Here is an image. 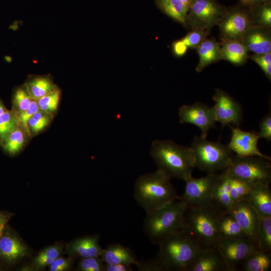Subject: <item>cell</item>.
I'll list each match as a JSON object with an SVG mask.
<instances>
[{"mask_svg": "<svg viewBox=\"0 0 271 271\" xmlns=\"http://www.w3.org/2000/svg\"><path fill=\"white\" fill-rule=\"evenodd\" d=\"M39 110L37 100L34 99L31 106L26 110L16 114L19 125L28 134V122L33 115Z\"/></svg>", "mask_w": 271, "mask_h": 271, "instance_id": "obj_40", "label": "cell"}, {"mask_svg": "<svg viewBox=\"0 0 271 271\" xmlns=\"http://www.w3.org/2000/svg\"><path fill=\"white\" fill-rule=\"evenodd\" d=\"M218 221L222 238L248 239L237 221L230 212L221 213Z\"/></svg>", "mask_w": 271, "mask_h": 271, "instance_id": "obj_26", "label": "cell"}, {"mask_svg": "<svg viewBox=\"0 0 271 271\" xmlns=\"http://www.w3.org/2000/svg\"><path fill=\"white\" fill-rule=\"evenodd\" d=\"M215 104L213 107L216 122L222 128L226 125L238 127L242 120V110L239 104L227 92L217 88L213 96Z\"/></svg>", "mask_w": 271, "mask_h": 271, "instance_id": "obj_13", "label": "cell"}, {"mask_svg": "<svg viewBox=\"0 0 271 271\" xmlns=\"http://www.w3.org/2000/svg\"><path fill=\"white\" fill-rule=\"evenodd\" d=\"M258 65L260 64H271V53L265 54H254L249 57Z\"/></svg>", "mask_w": 271, "mask_h": 271, "instance_id": "obj_44", "label": "cell"}, {"mask_svg": "<svg viewBox=\"0 0 271 271\" xmlns=\"http://www.w3.org/2000/svg\"><path fill=\"white\" fill-rule=\"evenodd\" d=\"M188 48L180 40L177 41L173 44V50L175 54L179 56L185 54Z\"/></svg>", "mask_w": 271, "mask_h": 271, "instance_id": "obj_47", "label": "cell"}, {"mask_svg": "<svg viewBox=\"0 0 271 271\" xmlns=\"http://www.w3.org/2000/svg\"><path fill=\"white\" fill-rule=\"evenodd\" d=\"M20 126L15 113L7 110L0 115V142L18 126Z\"/></svg>", "mask_w": 271, "mask_h": 271, "instance_id": "obj_37", "label": "cell"}, {"mask_svg": "<svg viewBox=\"0 0 271 271\" xmlns=\"http://www.w3.org/2000/svg\"><path fill=\"white\" fill-rule=\"evenodd\" d=\"M187 206L180 196L160 208L146 213L143 230L153 244L159 245L170 235L182 230Z\"/></svg>", "mask_w": 271, "mask_h": 271, "instance_id": "obj_4", "label": "cell"}, {"mask_svg": "<svg viewBox=\"0 0 271 271\" xmlns=\"http://www.w3.org/2000/svg\"><path fill=\"white\" fill-rule=\"evenodd\" d=\"M217 247L230 271L239 270L244 260L259 250L248 239L221 238Z\"/></svg>", "mask_w": 271, "mask_h": 271, "instance_id": "obj_12", "label": "cell"}, {"mask_svg": "<svg viewBox=\"0 0 271 271\" xmlns=\"http://www.w3.org/2000/svg\"><path fill=\"white\" fill-rule=\"evenodd\" d=\"M73 256L68 258L57 257L49 264L50 271H64L69 269L73 261Z\"/></svg>", "mask_w": 271, "mask_h": 271, "instance_id": "obj_42", "label": "cell"}, {"mask_svg": "<svg viewBox=\"0 0 271 271\" xmlns=\"http://www.w3.org/2000/svg\"><path fill=\"white\" fill-rule=\"evenodd\" d=\"M34 99L31 97L25 85L18 88L13 96V110L15 114L27 109Z\"/></svg>", "mask_w": 271, "mask_h": 271, "instance_id": "obj_35", "label": "cell"}, {"mask_svg": "<svg viewBox=\"0 0 271 271\" xmlns=\"http://www.w3.org/2000/svg\"><path fill=\"white\" fill-rule=\"evenodd\" d=\"M254 26L270 29L271 27V3H263L251 8Z\"/></svg>", "mask_w": 271, "mask_h": 271, "instance_id": "obj_33", "label": "cell"}, {"mask_svg": "<svg viewBox=\"0 0 271 271\" xmlns=\"http://www.w3.org/2000/svg\"><path fill=\"white\" fill-rule=\"evenodd\" d=\"M270 267L271 253L257 250L244 260L240 269L243 271H268Z\"/></svg>", "mask_w": 271, "mask_h": 271, "instance_id": "obj_27", "label": "cell"}, {"mask_svg": "<svg viewBox=\"0 0 271 271\" xmlns=\"http://www.w3.org/2000/svg\"><path fill=\"white\" fill-rule=\"evenodd\" d=\"M27 251L19 237L6 227L0 237V257L7 263H14L24 257Z\"/></svg>", "mask_w": 271, "mask_h": 271, "instance_id": "obj_18", "label": "cell"}, {"mask_svg": "<svg viewBox=\"0 0 271 271\" xmlns=\"http://www.w3.org/2000/svg\"><path fill=\"white\" fill-rule=\"evenodd\" d=\"M218 25L222 40H241L253 25L251 8L239 4L227 8L224 16Z\"/></svg>", "mask_w": 271, "mask_h": 271, "instance_id": "obj_9", "label": "cell"}, {"mask_svg": "<svg viewBox=\"0 0 271 271\" xmlns=\"http://www.w3.org/2000/svg\"><path fill=\"white\" fill-rule=\"evenodd\" d=\"M26 131L19 126L10 132L2 143L4 150L10 155L19 153L25 142Z\"/></svg>", "mask_w": 271, "mask_h": 271, "instance_id": "obj_30", "label": "cell"}, {"mask_svg": "<svg viewBox=\"0 0 271 271\" xmlns=\"http://www.w3.org/2000/svg\"><path fill=\"white\" fill-rule=\"evenodd\" d=\"M258 226L257 234L258 248L262 251L271 253V216H264L258 213Z\"/></svg>", "mask_w": 271, "mask_h": 271, "instance_id": "obj_29", "label": "cell"}, {"mask_svg": "<svg viewBox=\"0 0 271 271\" xmlns=\"http://www.w3.org/2000/svg\"><path fill=\"white\" fill-rule=\"evenodd\" d=\"M187 271H230L217 247L201 249Z\"/></svg>", "mask_w": 271, "mask_h": 271, "instance_id": "obj_16", "label": "cell"}, {"mask_svg": "<svg viewBox=\"0 0 271 271\" xmlns=\"http://www.w3.org/2000/svg\"><path fill=\"white\" fill-rule=\"evenodd\" d=\"M131 265L127 264L104 263V271H131Z\"/></svg>", "mask_w": 271, "mask_h": 271, "instance_id": "obj_45", "label": "cell"}, {"mask_svg": "<svg viewBox=\"0 0 271 271\" xmlns=\"http://www.w3.org/2000/svg\"><path fill=\"white\" fill-rule=\"evenodd\" d=\"M61 96V91L57 89L37 99L39 109L51 115L56 112Z\"/></svg>", "mask_w": 271, "mask_h": 271, "instance_id": "obj_36", "label": "cell"}, {"mask_svg": "<svg viewBox=\"0 0 271 271\" xmlns=\"http://www.w3.org/2000/svg\"><path fill=\"white\" fill-rule=\"evenodd\" d=\"M269 185L253 184L245 198L256 212L264 216H271V191Z\"/></svg>", "mask_w": 271, "mask_h": 271, "instance_id": "obj_20", "label": "cell"}, {"mask_svg": "<svg viewBox=\"0 0 271 271\" xmlns=\"http://www.w3.org/2000/svg\"><path fill=\"white\" fill-rule=\"evenodd\" d=\"M219 177L220 174L217 173H208L199 178L190 177L185 181V190L181 199L190 206L213 205L212 195Z\"/></svg>", "mask_w": 271, "mask_h": 271, "instance_id": "obj_10", "label": "cell"}, {"mask_svg": "<svg viewBox=\"0 0 271 271\" xmlns=\"http://www.w3.org/2000/svg\"><path fill=\"white\" fill-rule=\"evenodd\" d=\"M61 245L56 244L44 248L34 258L33 266L37 270L43 269L56 258L58 257L62 251Z\"/></svg>", "mask_w": 271, "mask_h": 271, "instance_id": "obj_31", "label": "cell"}, {"mask_svg": "<svg viewBox=\"0 0 271 271\" xmlns=\"http://www.w3.org/2000/svg\"><path fill=\"white\" fill-rule=\"evenodd\" d=\"M170 179L158 170L143 174L137 179L134 184V198L146 213L180 198Z\"/></svg>", "mask_w": 271, "mask_h": 271, "instance_id": "obj_3", "label": "cell"}, {"mask_svg": "<svg viewBox=\"0 0 271 271\" xmlns=\"http://www.w3.org/2000/svg\"><path fill=\"white\" fill-rule=\"evenodd\" d=\"M209 32L201 29H194L181 41L187 48H197L206 38Z\"/></svg>", "mask_w": 271, "mask_h": 271, "instance_id": "obj_38", "label": "cell"}, {"mask_svg": "<svg viewBox=\"0 0 271 271\" xmlns=\"http://www.w3.org/2000/svg\"><path fill=\"white\" fill-rule=\"evenodd\" d=\"M264 3L263 0H239V4L248 8H252Z\"/></svg>", "mask_w": 271, "mask_h": 271, "instance_id": "obj_48", "label": "cell"}, {"mask_svg": "<svg viewBox=\"0 0 271 271\" xmlns=\"http://www.w3.org/2000/svg\"><path fill=\"white\" fill-rule=\"evenodd\" d=\"M263 2L265 4L271 3V0H263Z\"/></svg>", "mask_w": 271, "mask_h": 271, "instance_id": "obj_51", "label": "cell"}, {"mask_svg": "<svg viewBox=\"0 0 271 271\" xmlns=\"http://www.w3.org/2000/svg\"><path fill=\"white\" fill-rule=\"evenodd\" d=\"M150 154L158 170L169 178L185 181L192 176L195 165L191 147L180 145L169 140H157L152 144Z\"/></svg>", "mask_w": 271, "mask_h": 271, "instance_id": "obj_1", "label": "cell"}, {"mask_svg": "<svg viewBox=\"0 0 271 271\" xmlns=\"http://www.w3.org/2000/svg\"><path fill=\"white\" fill-rule=\"evenodd\" d=\"M52 117L40 109L35 113L28 122L29 136H34L43 130L50 123Z\"/></svg>", "mask_w": 271, "mask_h": 271, "instance_id": "obj_34", "label": "cell"}, {"mask_svg": "<svg viewBox=\"0 0 271 271\" xmlns=\"http://www.w3.org/2000/svg\"><path fill=\"white\" fill-rule=\"evenodd\" d=\"M195 167L208 173L223 171L231 164L233 155L227 145L195 136L191 144Z\"/></svg>", "mask_w": 271, "mask_h": 271, "instance_id": "obj_6", "label": "cell"}, {"mask_svg": "<svg viewBox=\"0 0 271 271\" xmlns=\"http://www.w3.org/2000/svg\"><path fill=\"white\" fill-rule=\"evenodd\" d=\"M1 270V268H0V270Z\"/></svg>", "mask_w": 271, "mask_h": 271, "instance_id": "obj_52", "label": "cell"}, {"mask_svg": "<svg viewBox=\"0 0 271 271\" xmlns=\"http://www.w3.org/2000/svg\"><path fill=\"white\" fill-rule=\"evenodd\" d=\"M159 7L168 16L185 25L189 8L180 0H156Z\"/></svg>", "mask_w": 271, "mask_h": 271, "instance_id": "obj_28", "label": "cell"}, {"mask_svg": "<svg viewBox=\"0 0 271 271\" xmlns=\"http://www.w3.org/2000/svg\"><path fill=\"white\" fill-rule=\"evenodd\" d=\"M221 213L213 204L188 205L184 214L182 230L202 249L217 247L222 238L218 221Z\"/></svg>", "mask_w": 271, "mask_h": 271, "instance_id": "obj_2", "label": "cell"}, {"mask_svg": "<svg viewBox=\"0 0 271 271\" xmlns=\"http://www.w3.org/2000/svg\"><path fill=\"white\" fill-rule=\"evenodd\" d=\"M185 5H186L189 8L193 4L195 0H180Z\"/></svg>", "mask_w": 271, "mask_h": 271, "instance_id": "obj_49", "label": "cell"}, {"mask_svg": "<svg viewBox=\"0 0 271 271\" xmlns=\"http://www.w3.org/2000/svg\"><path fill=\"white\" fill-rule=\"evenodd\" d=\"M229 126L232 134L227 146L236 155L240 157L258 156L271 159L269 157L262 154L258 148L257 143L260 139L258 132L246 131L238 127Z\"/></svg>", "mask_w": 271, "mask_h": 271, "instance_id": "obj_14", "label": "cell"}, {"mask_svg": "<svg viewBox=\"0 0 271 271\" xmlns=\"http://www.w3.org/2000/svg\"><path fill=\"white\" fill-rule=\"evenodd\" d=\"M230 212L237 221L248 239L258 248V215L256 211L244 198L234 204Z\"/></svg>", "mask_w": 271, "mask_h": 271, "instance_id": "obj_15", "label": "cell"}, {"mask_svg": "<svg viewBox=\"0 0 271 271\" xmlns=\"http://www.w3.org/2000/svg\"><path fill=\"white\" fill-rule=\"evenodd\" d=\"M270 160L258 156L240 157L234 155L230 166L222 173L251 184L271 182Z\"/></svg>", "mask_w": 271, "mask_h": 271, "instance_id": "obj_7", "label": "cell"}, {"mask_svg": "<svg viewBox=\"0 0 271 271\" xmlns=\"http://www.w3.org/2000/svg\"><path fill=\"white\" fill-rule=\"evenodd\" d=\"M227 9L217 0H195L189 8L186 26L191 30L210 32L213 27L218 25Z\"/></svg>", "mask_w": 271, "mask_h": 271, "instance_id": "obj_8", "label": "cell"}, {"mask_svg": "<svg viewBox=\"0 0 271 271\" xmlns=\"http://www.w3.org/2000/svg\"><path fill=\"white\" fill-rule=\"evenodd\" d=\"M99 238L95 234L76 239L67 245V251L73 257H100L103 248L99 244Z\"/></svg>", "mask_w": 271, "mask_h": 271, "instance_id": "obj_19", "label": "cell"}, {"mask_svg": "<svg viewBox=\"0 0 271 271\" xmlns=\"http://www.w3.org/2000/svg\"><path fill=\"white\" fill-rule=\"evenodd\" d=\"M212 203L221 213L230 212L233 202L229 193V178L221 173L214 188L212 195Z\"/></svg>", "mask_w": 271, "mask_h": 271, "instance_id": "obj_24", "label": "cell"}, {"mask_svg": "<svg viewBox=\"0 0 271 271\" xmlns=\"http://www.w3.org/2000/svg\"><path fill=\"white\" fill-rule=\"evenodd\" d=\"M25 86L31 97L36 100L59 88L52 79L47 76L31 77Z\"/></svg>", "mask_w": 271, "mask_h": 271, "instance_id": "obj_25", "label": "cell"}, {"mask_svg": "<svg viewBox=\"0 0 271 271\" xmlns=\"http://www.w3.org/2000/svg\"><path fill=\"white\" fill-rule=\"evenodd\" d=\"M104 263L100 257L81 258L77 266L79 271H104Z\"/></svg>", "mask_w": 271, "mask_h": 271, "instance_id": "obj_39", "label": "cell"}, {"mask_svg": "<svg viewBox=\"0 0 271 271\" xmlns=\"http://www.w3.org/2000/svg\"><path fill=\"white\" fill-rule=\"evenodd\" d=\"M222 59L236 65H242L248 57V51L241 40H222Z\"/></svg>", "mask_w": 271, "mask_h": 271, "instance_id": "obj_23", "label": "cell"}, {"mask_svg": "<svg viewBox=\"0 0 271 271\" xmlns=\"http://www.w3.org/2000/svg\"><path fill=\"white\" fill-rule=\"evenodd\" d=\"M258 132L259 138H263L267 141L271 140V114H267L261 121Z\"/></svg>", "mask_w": 271, "mask_h": 271, "instance_id": "obj_43", "label": "cell"}, {"mask_svg": "<svg viewBox=\"0 0 271 271\" xmlns=\"http://www.w3.org/2000/svg\"><path fill=\"white\" fill-rule=\"evenodd\" d=\"M178 114L181 123L197 126L203 138H206L208 132L215 126L216 122L213 107L200 102L181 106Z\"/></svg>", "mask_w": 271, "mask_h": 271, "instance_id": "obj_11", "label": "cell"}, {"mask_svg": "<svg viewBox=\"0 0 271 271\" xmlns=\"http://www.w3.org/2000/svg\"><path fill=\"white\" fill-rule=\"evenodd\" d=\"M196 49L199 57V61L196 67L198 72L222 59L221 45L214 38L206 39Z\"/></svg>", "mask_w": 271, "mask_h": 271, "instance_id": "obj_22", "label": "cell"}, {"mask_svg": "<svg viewBox=\"0 0 271 271\" xmlns=\"http://www.w3.org/2000/svg\"><path fill=\"white\" fill-rule=\"evenodd\" d=\"M158 245L157 256L166 271H187L202 249L183 230L170 235Z\"/></svg>", "mask_w": 271, "mask_h": 271, "instance_id": "obj_5", "label": "cell"}, {"mask_svg": "<svg viewBox=\"0 0 271 271\" xmlns=\"http://www.w3.org/2000/svg\"><path fill=\"white\" fill-rule=\"evenodd\" d=\"M241 40L248 52L261 54L271 51L270 29L253 25L247 30Z\"/></svg>", "mask_w": 271, "mask_h": 271, "instance_id": "obj_17", "label": "cell"}, {"mask_svg": "<svg viewBox=\"0 0 271 271\" xmlns=\"http://www.w3.org/2000/svg\"><path fill=\"white\" fill-rule=\"evenodd\" d=\"M100 257L106 264H127L137 266L139 263L132 251L119 243H112L103 249Z\"/></svg>", "mask_w": 271, "mask_h": 271, "instance_id": "obj_21", "label": "cell"}, {"mask_svg": "<svg viewBox=\"0 0 271 271\" xmlns=\"http://www.w3.org/2000/svg\"><path fill=\"white\" fill-rule=\"evenodd\" d=\"M227 176L229 178V193L234 205V204L245 198L249 192L253 184Z\"/></svg>", "mask_w": 271, "mask_h": 271, "instance_id": "obj_32", "label": "cell"}, {"mask_svg": "<svg viewBox=\"0 0 271 271\" xmlns=\"http://www.w3.org/2000/svg\"><path fill=\"white\" fill-rule=\"evenodd\" d=\"M8 109L5 107L0 99V115L6 112Z\"/></svg>", "mask_w": 271, "mask_h": 271, "instance_id": "obj_50", "label": "cell"}, {"mask_svg": "<svg viewBox=\"0 0 271 271\" xmlns=\"http://www.w3.org/2000/svg\"><path fill=\"white\" fill-rule=\"evenodd\" d=\"M12 217L9 213L0 211V237L5 230L7 225Z\"/></svg>", "mask_w": 271, "mask_h": 271, "instance_id": "obj_46", "label": "cell"}, {"mask_svg": "<svg viewBox=\"0 0 271 271\" xmlns=\"http://www.w3.org/2000/svg\"><path fill=\"white\" fill-rule=\"evenodd\" d=\"M137 266L140 271H166L157 255L150 260L139 261Z\"/></svg>", "mask_w": 271, "mask_h": 271, "instance_id": "obj_41", "label": "cell"}]
</instances>
